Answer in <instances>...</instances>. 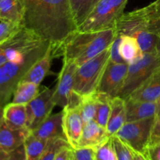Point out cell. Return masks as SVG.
I'll use <instances>...</instances> for the list:
<instances>
[{"label": "cell", "instance_id": "obj_1", "mask_svg": "<svg viewBox=\"0 0 160 160\" xmlns=\"http://www.w3.org/2000/svg\"><path fill=\"white\" fill-rule=\"evenodd\" d=\"M23 26L49 42L56 52L77 30L70 0H23Z\"/></svg>", "mask_w": 160, "mask_h": 160}, {"label": "cell", "instance_id": "obj_2", "mask_svg": "<svg viewBox=\"0 0 160 160\" xmlns=\"http://www.w3.org/2000/svg\"><path fill=\"white\" fill-rule=\"evenodd\" d=\"M117 33L134 37L143 53L157 50L160 42V0L123 13L115 24Z\"/></svg>", "mask_w": 160, "mask_h": 160}, {"label": "cell", "instance_id": "obj_3", "mask_svg": "<svg viewBox=\"0 0 160 160\" xmlns=\"http://www.w3.org/2000/svg\"><path fill=\"white\" fill-rule=\"evenodd\" d=\"M116 35L115 27L99 31L76 30L55 52L54 56H62L80 66L109 48Z\"/></svg>", "mask_w": 160, "mask_h": 160}, {"label": "cell", "instance_id": "obj_4", "mask_svg": "<svg viewBox=\"0 0 160 160\" xmlns=\"http://www.w3.org/2000/svg\"><path fill=\"white\" fill-rule=\"evenodd\" d=\"M50 42L44 41L31 49L0 66V107L10 102L17 84L31 66L45 54Z\"/></svg>", "mask_w": 160, "mask_h": 160}, {"label": "cell", "instance_id": "obj_5", "mask_svg": "<svg viewBox=\"0 0 160 160\" xmlns=\"http://www.w3.org/2000/svg\"><path fill=\"white\" fill-rule=\"evenodd\" d=\"M109 48L93 59L78 66L74 77L73 92L81 96L98 92V85L109 61Z\"/></svg>", "mask_w": 160, "mask_h": 160}, {"label": "cell", "instance_id": "obj_6", "mask_svg": "<svg viewBox=\"0 0 160 160\" xmlns=\"http://www.w3.org/2000/svg\"><path fill=\"white\" fill-rule=\"evenodd\" d=\"M128 0H99L84 22L77 28L80 31H99L115 27L124 12Z\"/></svg>", "mask_w": 160, "mask_h": 160}, {"label": "cell", "instance_id": "obj_7", "mask_svg": "<svg viewBox=\"0 0 160 160\" xmlns=\"http://www.w3.org/2000/svg\"><path fill=\"white\" fill-rule=\"evenodd\" d=\"M159 67L160 51L143 53L139 59L128 64V74L119 96L128 98Z\"/></svg>", "mask_w": 160, "mask_h": 160}, {"label": "cell", "instance_id": "obj_8", "mask_svg": "<svg viewBox=\"0 0 160 160\" xmlns=\"http://www.w3.org/2000/svg\"><path fill=\"white\" fill-rule=\"evenodd\" d=\"M156 117L134 122H126L116 134L118 138L134 151L145 154L149 146Z\"/></svg>", "mask_w": 160, "mask_h": 160}, {"label": "cell", "instance_id": "obj_9", "mask_svg": "<svg viewBox=\"0 0 160 160\" xmlns=\"http://www.w3.org/2000/svg\"><path fill=\"white\" fill-rule=\"evenodd\" d=\"M44 41L46 40L23 27L13 36L0 45V66L40 45Z\"/></svg>", "mask_w": 160, "mask_h": 160}, {"label": "cell", "instance_id": "obj_10", "mask_svg": "<svg viewBox=\"0 0 160 160\" xmlns=\"http://www.w3.org/2000/svg\"><path fill=\"white\" fill-rule=\"evenodd\" d=\"M54 88H45L38 95L26 105L28 128L31 131L38 127L48 116L51 115L55 104L52 101Z\"/></svg>", "mask_w": 160, "mask_h": 160}, {"label": "cell", "instance_id": "obj_11", "mask_svg": "<svg viewBox=\"0 0 160 160\" xmlns=\"http://www.w3.org/2000/svg\"><path fill=\"white\" fill-rule=\"evenodd\" d=\"M78 64L73 60L63 58V64L58 76V82L55 87L52 101L55 106L65 108L73 94V84Z\"/></svg>", "mask_w": 160, "mask_h": 160}, {"label": "cell", "instance_id": "obj_12", "mask_svg": "<svg viewBox=\"0 0 160 160\" xmlns=\"http://www.w3.org/2000/svg\"><path fill=\"white\" fill-rule=\"evenodd\" d=\"M128 63L111 62L106 65L98 85V92H103L113 98L119 96L128 74Z\"/></svg>", "mask_w": 160, "mask_h": 160}, {"label": "cell", "instance_id": "obj_13", "mask_svg": "<svg viewBox=\"0 0 160 160\" xmlns=\"http://www.w3.org/2000/svg\"><path fill=\"white\" fill-rule=\"evenodd\" d=\"M62 128L65 138L72 148H77L84 125L79 108L66 106L62 109Z\"/></svg>", "mask_w": 160, "mask_h": 160}, {"label": "cell", "instance_id": "obj_14", "mask_svg": "<svg viewBox=\"0 0 160 160\" xmlns=\"http://www.w3.org/2000/svg\"><path fill=\"white\" fill-rule=\"evenodd\" d=\"M110 138L106 128L92 120L84 125L78 148H98Z\"/></svg>", "mask_w": 160, "mask_h": 160}, {"label": "cell", "instance_id": "obj_15", "mask_svg": "<svg viewBox=\"0 0 160 160\" xmlns=\"http://www.w3.org/2000/svg\"><path fill=\"white\" fill-rule=\"evenodd\" d=\"M62 110L48 116L31 134L38 138L50 141L55 138H65L62 128ZM66 139V138H65Z\"/></svg>", "mask_w": 160, "mask_h": 160}, {"label": "cell", "instance_id": "obj_16", "mask_svg": "<svg viewBox=\"0 0 160 160\" xmlns=\"http://www.w3.org/2000/svg\"><path fill=\"white\" fill-rule=\"evenodd\" d=\"M29 128L13 129L6 126L5 123L0 128V149L11 153L23 145L25 141L31 134Z\"/></svg>", "mask_w": 160, "mask_h": 160}, {"label": "cell", "instance_id": "obj_17", "mask_svg": "<svg viewBox=\"0 0 160 160\" xmlns=\"http://www.w3.org/2000/svg\"><path fill=\"white\" fill-rule=\"evenodd\" d=\"M160 97V67L128 98L136 101L157 102Z\"/></svg>", "mask_w": 160, "mask_h": 160}, {"label": "cell", "instance_id": "obj_18", "mask_svg": "<svg viewBox=\"0 0 160 160\" xmlns=\"http://www.w3.org/2000/svg\"><path fill=\"white\" fill-rule=\"evenodd\" d=\"M55 56L53 54L52 45L50 43L48 49L45 52V54L41 56L29 69L23 79L21 81H28V82L34 83L36 84L40 85L42 81L45 79V77L48 75V71L51 67L52 62Z\"/></svg>", "mask_w": 160, "mask_h": 160}, {"label": "cell", "instance_id": "obj_19", "mask_svg": "<svg viewBox=\"0 0 160 160\" xmlns=\"http://www.w3.org/2000/svg\"><path fill=\"white\" fill-rule=\"evenodd\" d=\"M127 105V122H134L156 116V102L136 101L130 98H125Z\"/></svg>", "mask_w": 160, "mask_h": 160}, {"label": "cell", "instance_id": "obj_20", "mask_svg": "<svg viewBox=\"0 0 160 160\" xmlns=\"http://www.w3.org/2000/svg\"><path fill=\"white\" fill-rule=\"evenodd\" d=\"M127 122L126 100L120 96H116L111 99V109L108 120L107 130L109 137L116 135L120 128Z\"/></svg>", "mask_w": 160, "mask_h": 160}, {"label": "cell", "instance_id": "obj_21", "mask_svg": "<svg viewBox=\"0 0 160 160\" xmlns=\"http://www.w3.org/2000/svg\"><path fill=\"white\" fill-rule=\"evenodd\" d=\"M3 119L5 124L10 128H28L26 105L9 102L3 107Z\"/></svg>", "mask_w": 160, "mask_h": 160}, {"label": "cell", "instance_id": "obj_22", "mask_svg": "<svg viewBox=\"0 0 160 160\" xmlns=\"http://www.w3.org/2000/svg\"><path fill=\"white\" fill-rule=\"evenodd\" d=\"M24 11L23 0H0V21L23 25Z\"/></svg>", "mask_w": 160, "mask_h": 160}, {"label": "cell", "instance_id": "obj_23", "mask_svg": "<svg viewBox=\"0 0 160 160\" xmlns=\"http://www.w3.org/2000/svg\"><path fill=\"white\" fill-rule=\"evenodd\" d=\"M119 52L122 59L128 64L137 60L143 55L137 39L129 35L121 36Z\"/></svg>", "mask_w": 160, "mask_h": 160}, {"label": "cell", "instance_id": "obj_24", "mask_svg": "<svg viewBox=\"0 0 160 160\" xmlns=\"http://www.w3.org/2000/svg\"><path fill=\"white\" fill-rule=\"evenodd\" d=\"M39 93V85L34 83L21 81L16 88L10 102L27 105Z\"/></svg>", "mask_w": 160, "mask_h": 160}, {"label": "cell", "instance_id": "obj_25", "mask_svg": "<svg viewBox=\"0 0 160 160\" xmlns=\"http://www.w3.org/2000/svg\"><path fill=\"white\" fill-rule=\"evenodd\" d=\"M99 0H70V9L77 28L85 20Z\"/></svg>", "mask_w": 160, "mask_h": 160}, {"label": "cell", "instance_id": "obj_26", "mask_svg": "<svg viewBox=\"0 0 160 160\" xmlns=\"http://www.w3.org/2000/svg\"><path fill=\"white\" fill-rule=\"evenodd\" d=\"M48 143L49 141L38 138L31 133L23 144L27 160H38L48 147Z\"/></svg>", "mask_w": 160, "mask_h": 160}, {"label": "cell", "instance_id": "obj_27", "mask_svg": "<svg viewBox=\"0 0 160 160\" xmlns=\"http://www.w3.org/2000/svg\"><path fill=\"white\" fill-rule=\"evenodd\" d=\"M111 98L107 94L97 92L96 112L94 120L106 128L111 109Z\"/></svg>", "mask_w": 160, "mask_h": 160}, {"label": "cell", "instance_id": "obj_28", "mask_svg": "<svg viewBox=\"0 0 160 160\" xmlns=\"http://www.w3.org/2000/svg\"><path fill=\"white\" fill-rule=\"evenodd\" d=\"M96 102L97 92L92 95L81 96V102L78 108L84 124L95 118L96 112Z\"/></svg>", "mask_w": 160, "mask_h": 160}, {"label": "cell", "instance_id": "obj_29", "mask_svg": "<svg viewBox=\"0 0 160 160\" xmlns=\"http://www.w3.org/2000/svg\"><path fill=\"white\" fill-rule=\"evenodd\" d=\"M67 146L70 145L65 138H55L50 140L48 147L38 160H54L58 152Z\"/></svg>", "mask_w": 160, "mask_h": 160}, {"label": "cell", "instance_id": "obj_30", "mask_svg": "<svg viewBox=\"0 0 160 160\" xmlns=\"http://www.w3.org/2000/svg\"><path fill=\"white\" fill-rule=\"evenodd\" d=\"M117 154V160H132L133 150L117 136L111 137Z\"/></svg>", "mask_w": 160, "mask_h": 160}, {"label": "cell", "instance_id": "obj_31", "mask_svg": "<svg viewBox=\"0 0 160 160\" xmlns=\"http://www.w3.org/2000/svg\"><path fill=\"white\" fill-rule=\"evenodd\" d=\"M96 150L97 160H117V154L111 138Z\"/></svg>", "mask_w": 160, "mask_h": 160}, {"label": "cell", "instance_id": "obj_32", "mask_svg": "<svg viewBox=\"0 0 160 160\" xmlns=\"http://www.w3.org/2000/svg\"><path fill=\"white\" fill-rule=\"evenodd\" d=\"M23 25L11 22L0 21V45L18 32Z\"/></svg>", "mask_w": 160, "mask_h": 160}, {"label": "cell", "instance_id": "obj_33", "mask_svg": "<svg viewBox=\"0 0 160 160\" xmlns=\"http://www.w3.org/2000/svg\"><path fill=\"white\" fill-rule=\"evenodd\" d=\"M96 148H73V160H97Z\"/></svg>", "mask_w": 160, "mask_h": 160}, {"label": "cell", "instance_id": "obj_34", "mask_svg": "<svg viewBox=\"0 0 160 160\" xmlns=\"http://www.w3.org/2000/svg\"><path fill=\"white\" fill-rule=\"evenodd\" d=\"M120 39H121V36L117 33L116 38H114L112 45L109 47V53H110L109 61H111V62H117V63L125 62L124 60L122 59L121 56H120V52H119V46H120Z\"/></svg>", "mask_w": 160, "mask_h": 160}, {"label": "cell", "instance_id": "obj_35", "mask_svg": "<svg viewBox=\"0 0 160 160\" xmlns=\"http://www.w3.org/2000/svg\"><path fill=\"white\" fill-rule=\"evenodd\" d=\"M145 155L148 160H160V142L148 146Z\"/></svg>", "mask_w": 160, "mask_h": 160}, {"label": "cell", "instance_id": "obj_36", "mask_svg": "<svg viewBox=\"0 0 160 160\" xmlns=\"http://www.w3.org/2000/svg\"><path fill=\"white\" fill-rule=\"evenodd\" d=\"M160 142V118L156 119L154 125H153L152 131L151 139H150V145H153L155 144Z\"/></svg>", "mask_w": 160, "mask_h": 160}, {"label": "cell", "instance_id": "obj_37", "mask_svg": "<svg viewBox=\"0 0 160 160\" xmlns=\"http://www.w3.org/2000/svg\"><path fill=\"white\" fill-rule=\"evenodd\" d=\"M73 148L70 146L65 147L58 152L54 160H73Z\"/></svg>", "mask_w": 160, "mask_h": 160}, {"label": "cell", "instance_id": "obj_38", "mask_svg": "<svg viewBox=\"0 0 160 160\" xmlns=\"http://www.w3.org/2000/svg\"><path fill=\"white\" fill-rule=\"evenodd\" d=\"M7 160H27L24 146L22 145L15 151L12 152Z\"/></svg>", "mask_w": 160, "mask_h": 160}, {"label": "cell", "instance_id": "obj_39", "mask_svg": "<svg viewBox=\"0 0 160 160\" xmlns=\"http://www.w3.org/2000/svg\"><path fill=\"white\" fill-rule=\"evenodd\" d=\"M132 160H148V159L145 154L138 152H135L133 150Z\"/></svg>", "mask_w": 160, "mask_h": 160}, {"label": "cell", "instance_id": "obj_40", "mask_svg": "<svg viewBox=\"0 0 160 160\" xmlns=\"http://www.w3.org/2000/svg\"><path fill=\"white\" fill-rule=\"evenodd\" d=\"M9 156H10V153H8L0 149V160H7L9 159Z\"/></svg>", "mask_w": 160, "mask_h": 160}, {"label": "cell", "instance_id": "obj_41", "mask_svg": "<svg viewBox=\"0 0 160 160\" xmlns=\"http://www.w3.org/2000/svg\"><path fill=\"white\" fill-rule=\"evenodd\" d=\"M4 123V119H3V107H0V128Z\"/></svg>", "mask_w": 160, "mask_h": 160}, {"label": "cell", "instance_id": "obj_42", "mask_svg": "<svg viewBox=\"0 0 160 160\" xmlns=\"http://www.w3.org/2000/svg\"><path fill=\"white\" fill-rule=\"evenodd\" d=\"M157 111H156V119L160 118V97L159 98V99L157 100Z\"/></svg>", "mask_w": 160, "mask_h": 160}, {"label": "cell", "instance_id": "obj_43", "mask_svg": "<svg viewBox=\"0 0 160 160\" xmlns=\"http://www.w3.org/2000/svg\"><path fill=\"white\" fill-rule=\"evenodd\" d=\"M157 50H159V51H160V42H159V45H158V47H157Z\"/></svg>", "mask_w": 160, "mask_h": 160}]
</instances>
